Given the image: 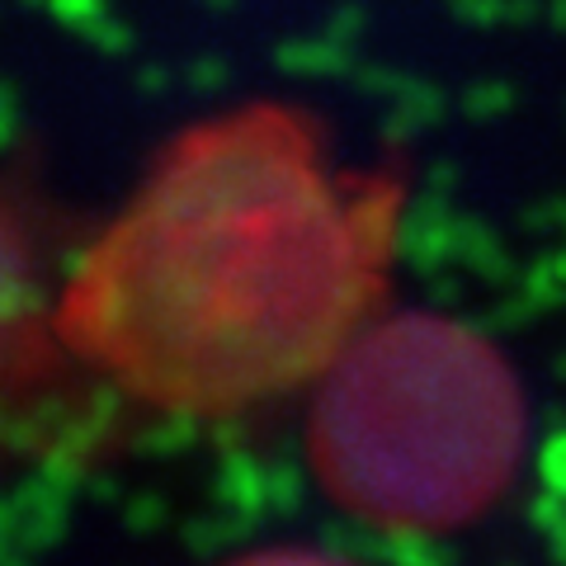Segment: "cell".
I'll return each instance as SVG.
<instances>
[{
    "instance_id": "cell-1",
    "label": "cell",
    "mask_w": 566,
    "mask_h": 566,
    "mask_svg": "<svg viewBox=\"0 0 566 566\" xmlns=\"http://www.w3.org/2000/svg\"><path fill=\"white\" fill-rule=\"evenodd\" d=\"M382 251V199L340 189L293 114H227L175 142L91 245L62 335L161 411H241L340 359Z\"/></svg>"
},
{
    "instance_id": "cell-4",
    "label": "cell",
    "mask_w": 566,
    "mask_h": 566,
    "mask_svg": "<svg viewBox=\"0 0 566 566\" xmlns=\"http://www.w3.org/2000/svg\"><path fill=\"white\" fill-rule=\"evenodd\" d=\"M232 566H349V562H335L326 553H307V547H270V553L241 557Z\"/></svg>"
},
{
    "instance_id": "cell-3",
    "label": "cell",
    "mask_w": 566,
    "mask_h": 566,
    "mask_svg": "<svg viewBox=\"0 0 566 566\" xmlns=\"http://www.w3.org/2000/svg\"><path fill=\"white\" fill-rule=\"evenodd\" d=\"M33 270L20 227L0 208V378L14 374L33 349Z\"/></svg>"
},
{
    "instance_id": "cell-2",
    "label": "cell",
    "mask_w": 566,
    "mask_h": 566,
    "mask_svg": "<svg viewBox=\"0 0 566 566\" xmlns=\"http://www.w3.org/2000/svg\"><path fill=\"white\" fill-rule=\"evenodd\" d=\"M524 444L520 382L482 335L444 316H392L331 364L312 458L326 491L382 528L476 520Z\"/></svg>"
}]
</instances>
